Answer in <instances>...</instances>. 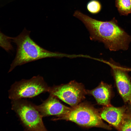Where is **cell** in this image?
I'll list each match as a JSON object with an SVG mask.
<instances>
[{
	"mask_svg": "<svg viewBox=\"0 0 131 131\" xmlns=\"http://www.w3.org/2000/svg\"><path fill=\"white\" fill-rule=\"evenodd\" d=\"M73 16L84 25L90 33L91 40L103 43L111 51L125 50L128 49L131 36L120 28L114 20L99 21L78 10L74 12Z\"/></svg>",
	"mask_w": 131,
	"mask_h": 131,
	"instance_id": "cell-1",
	"label": "cell"
},
{
	"mask_svg": "<svg viewBox=\"0 0 131 131\" xmlns=\"http://www.w3.org/2000/svg\"><path fill=\"white\" fill-rule=\"evenodd\" d=\"M31 31L25 28L17 36L11 37L17 46L15 59L11 65L9 72L16 67L37 60L46 58L74 57V55H69L48 51L35 43L30 36Z\"/></svg>",
	"mask_w": 131,
	"mask_h": 131,
	"instance_id": "cell-2",
	"label": "cell"
},
{
	"mask_svg": "<svg viewBox=\"0 0 131 131\" xmlns=\"http://www.w3.org/2000/svg\"><path fill=\"white\" fill-rule=\"evenodd\" d=\"M98 110L90 104L83 103L72 107L67 113L56 116L52 120H65L86 127H97L107 130L111 127L104 123Z\"/></svg>",
	"mask_w": 131,
	"mask_h": 131,
	"instance_id": "cell-3",
	"label": "cell"
},
{
	"mask_svg": "<svg viewBox=\"0 0 131 131\" xmlns=\"http://www.w3.org/2000/svg\"><path fill=\"white\" fill-rule=\"evenodd\" d=\"M12 109L15 112L27 131H47L43 117L35 105L24 99L12 100Z\"/></svg>",
	"mask_w": 131,
	"mask_h": 131,
	"instance_id": "cell-4",
	"label": "cell"
},
{
	"mask_svg": "<svg viewBox=\"0 0 131 131\" xmlns=\"http://www.w3.org/2000/svg\"><path fill=\"white\" fill-rule=\"evenodd\" d=\"M48 86L43 78L39 75L15 82L8 91V97L12 100L32 98L44 92H49Z\"/></svg>",
	"mask_w": 131,
	"mask_h": 131,
	"instance_id": "cell-5",
	"label": "cell"
},
{
	"mask_svg": "<svg viewBox=\"0 0 131 131\" xmlns=\"http://www.w3.org/2000/svg\"><path fill=\"white\" fill-rule=\"evenodd\" d=\"M49 92L72 107L79 104L87 94L82 84L74 81L66 84L50 87Z\"/></svg>",
	"mask_w": 131,
	"mask_h": 131,
	"instance_id": "cell-6",
	"label": "cell"
},
{
	"mask_svg": "<svg viewBox=\"0 0 131 131\" xmlns=\"http://www.w3.org/2000/svg\"><path fill=\"white\" fill-rule=\"evenodd\" d=\"M104 62L110 66L118 90L125 102L131 104V82L128 73L131 68L124 67L110 59Z\"/></svg>",
	"mask_w": 131,
	"mask_h": 131,
	"instance_id": "cell-7",
	"label": "cell"
},
{
	"mask_svg": "<svg viewBox=\"0 0 131 131\" xmlns=\"http://www.w3.org/2000/svg\"><path fill=\"white\" fill-rule=\"evenodd\" d=\"M57 98L50 94L48 98L41 104L39 105H35L36 108L43 117L64 114L71 110V108L62 104Z\"/></svg>",
	"mask_w": 131,
	"mask_h": 131,
	"instance_id": "cell-8",
	"label": "cell"
},
{
	"mask_svg": "<svg viewBox=\"0 0 131 131\" xmlns=\"http://www.w3.org/2000/svg\"><path fill=\"white\" fill-rule=\"evenodd\" d=\"M126 109L125 106L117 107L111 105L104 106L99 113L102 119L119 130Z\"/></svg>",
	"mask_w": 131,
	"mask_h": 131,
	"instance_id": "cell-9",
	"label": "cell"
},
{
	"mask_svg": "<svg viewBox=\"0 0 131 131\" xmlns=\"http://www.w3.org/2000/svg\"><path fill=\"white\" fill-rule=\"evenodd\" d=\"M87 93L92 95L97 103L104 106L111 105L110 100L111 95V86L101 82L96 88L91 90H87Z\"/></svg>",
	"mask_w": 131,
	"mask_h": 131,
	"instance_id": "cell-10",
	"label": "cell"
},
{
	"mask_svg": "<svg viewBox=\"0 0 131 131\" xmlns=\"http://www.w3.org/2000/svg\"><path fill=\"white\" fill-rule=\"evenodd\" d=\"M116 4L120 12L123 15L131 13V0H116Z\"/></svg>",
	"mask_w": 131,
	"mask_h": 131,
	"instance_id": "cell-11",
	"label": "cell"
},
{
	"mask_svg": "<svg viewBox=\"0 0 131 131\" xmlns=\"http://www.w3.org/2000/svg\"><path fill=\"white\" fill-rule=\"evenodd\" d=\"M11 37L7 36L0 31V47L7 51L13 49Z\"/></svg>",
	"mask_w": 131,
	"mask_h": 131,
	"instance_id": "cell-12",
	"label": "cell"
},
{
	"mask_svg": "<svg viewBox=\"0 0 131 131\" xmlns=\"http://www.w3.org/2000/svg\"><path fill=\"white\" fill-rule=\"evenodd\" d=\"M87 8L88 11L93 14H96L101 10L102 6L100 2L97 0H91L89 1L87 5Z\"/></svg>",
	"mask_w": 131,
	"mask_h": 131,
	"instance_id": "cell-13",
	"label": "cell"
},
{
	"mask_svg": "<svg viewBox=\"0 0 131 131\" xmlns=\"http://www.w3.org/2000/svg\"><path fill=\"white\" fill-rule=\"evenodd\" d=\"M119 130L122 131H131V115L126 113Z\"/></svg>",
	"mask_w": 131,
	"mask_h": 131,
	"instance_id": "cell-14",
	"label": "cell"
},
{
	"mask_svg": "<svg viewBox=\"0 0 131 131\" xmlns=\"http://www.w3.org/2000/svg\"></svg>",
	"mask_w": 131,
	"mask_h": 131,
	"instance_id": "cell-15",
	"label": "cell"
},
{
	"mask_svg": "<svg viewBox=\"0 0 131 131\" xmlns=\"http://www.w3.org/2000/svg\"></svg>",
	"mask_w": 131,
	"mask_h": 131,
	"instance_id": "cell-16",
	"label": "cell"
}]
</instances>
